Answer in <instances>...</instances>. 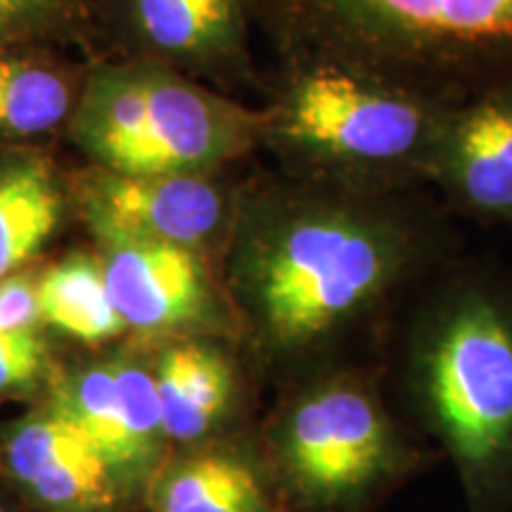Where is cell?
I'll return each instance as SVG.
<instances>
[{
  "label": "cell",
  "mask_w": 512,
  "mask_h": 512,
  "mask_svg": "<svg viewBox=\"0 0 512 512\" xmlns=\"http://www.w3.org/2000/svg\"><path fill=\"white\" fill-rule=\"evenodd\" d=\"M27 486L55 508H98L114 498L112 467L98 451L64 460Z\"/></svg>",
  "instance_id": "obj_19"
},
{
  "label": "cell",
  "mask_w": 512,
  "mask_h": 512,
  "mask_svg": "<svg viewBox=\"0 0 512 512\" xmlns=\"http://www.w3.org/2000/svg\"><path fill=\"white\" fill-rule=\"evenodd\" d=\"M41 320L64 335L98 344L124 332L100 259L69 254L38 280Z\"/></svg>",
  "instance_id": "obj_15"
},
{
  "label": "cell",
  "mask_w": 512,
  "mask_h": 512,
  "mask_svg": "<svg viewBox=\"0 0 512 512\" xmlns=\"http://www.w3.org/2000/svg\"><path fill=\"white\" fill-rule=\"evenodd\" d=\"M261 95V152L278 169L361 188H430L453 105L323 62H275Z\"/></svg>",
  "instance_id": "obj_4"
},
{
  "label": "cell",
  "mask_w": 512,
  "mask_h": 512,
  "mask_svg": "<svg viewBox=\"0 0 512 512\" xmlns=\"http://www.w3.org/2000/svg\"><path fill=\"white\" fill-rule=\"evenodd\" d=\"M114 377H117L126 437L131 441L138 465H143L155 458L159 441L166 439L155 375L145 373L143 368L131 366V363H119L114 366Z\"/></svg>",
  "instance_id": "obj_20"
},
{
  "label": "cell",
  "mask_w": 512,
  "mask_h": 512,
  "mask_svg": "<svg viewBox=\"0 0 512 512\" xmlns=\"http://www.w3.org/2000/svg\"><path fill=\"white\" fill-rule=\"evenodd\" d=\"M62 188L46 155L12 147L0 162V280L17 273L55 233Z\"/></svg>",
  "instance_id": "obj_13"
},
{
  "label": "cell",
  "mask_w": 512,
  "mask_h": 512,
  "mask_svg": "<svg viewBox=\"0 0 512 512\" xmlns=\"http://www.w3.org/2000/svg\"><path fill=\"white\" fill-rule=\"evenodd\" d=\"M249 162L195 174L126 176L88 166L76 192L95 235L157 240L219 261Z\"/></svg>",
  "instance_id": "obj_8"
},
{
  "label": "cell",
  "mask_w": 512,
  "mask_h": 512,
  "mask_svg": "<svg viewBox=\"0 0 512 512\" xmlns=\"http://www.w3.org/2000/svg\"><path fill=\"white\" fill-rule=\"evenodd\" d=\"M465 252L437 192L249 169L219 259L238 330L299 377L377 363L427 275Z\"/></svg>",
  "instance_id": "obj_1"
},
{
  "label": "cell",
  "mask_w": 512,
  "mask_h": 512,
  "mask_svg": "<svg viewBox=\"0 0 512 512\" xmlns=\"http://www.w3.org/2000/svg\"><path fill=\"white\" fill-rule=\"evenodd\" d=\"M46 344L36 330L0 332V392L22 387L41 373Z\"/></svg>",
  "instance_id": "obj_21"
},
{
  "label": "cell",
  "mask_w": 512,
  "mask_h": 512,
  "mask_svg": "<svg viewBox=\"0 0 512 512\" xmlns=\"http://www.w3.org/2000/svg\"><path fill=\"white\" fill-rule=\"evenodd\" d=\"M264 110L145 60H98L67 138L98 169L195 174L252 162Z\"/></svg>",
  "instance_id": "obj_6"
},
{
  "label": "cell",
  "mask_w": 512,
  "mask_h": 512,
  "mask_svg": "<svg viewBox=\"0 0 512 512\" xmlns=\"http://www.w3.org/2000/svg\"><path fill=\"white\" fill-rule=\"evenodd\" d=\"M219 335H188L162 351L157 394L164 437L202 444L233 420L240 403V370Z\"/></svg>",
  "instance_id": "obj_11"
},
{
  "label": "cell",
  "mask_w": 512,
  "mask_h": 512,
  "mask_svg": "<svg viewBox=\"0 0 512 512\" xmlns=\"http://www.w3.org/2000/svg\"><path fill=\"white\" fill-rule=\"evenodd\" d=\"M41 320L38 283L29 273H12L0 280V332L34 330Z\"/></svg>",
  "instance_id": "obj_22"
},
{
  "label": "cell",
  "mask_w": 512,
  "mask_h": 512,
  "mask_svg": "<svg viewBox=\"0 0 512 512\" xmlns=\"http://www.w3.org/2000/svg\"><path fill=\"white\" fill-rule=\"evenodd\" d=\"M430 188L458 221L512 228V86L451 107Z\"/></svg>",
  "instance_id": "obj_10"
},
{
  "label": "cell",
  "mask_w": 512,
  "mask_h": 512,
  "mask_svg": "<svg viewBox=\"0 0 512 512\" xmlns=\"http://www.w3.org/2000/svg\"><path fill=\"white\" fill-rule=\"evenodd\" d=\"M268 460L294 512H377L441 463L396 413L377 363L299 377L268 430Z\"/></svg>",
  "instance_id": "obj_5"
},
{
  "label": "cell",
  "mask_w": 512,
  "mask_h": 512,
  "mask_svg": "<svg viewBox=\"0 0 512 512\" xmlns=\"http://www.w3.org/2000/svg\"><path fill=\"white\" fill-rule=\"evenodd\" d=\"M57 411H62L86 432L112 470L138 467L121 418L114 366L88 368L64 382L57 396Z\"/></svg>",
  "instance_id": "obj_17"
},
{
  "label": "cell",
  "mask_w": 512,
  "mask_h": 512,
  "mask_svg": "<svg viewBox=\"0 0 512 512\" xmlns=\"http://www.w3.org/2000/svg\"><path fill=\"white\" fill-rule=\"evenodd\" d=\"M98 451L86 432L62 411L24 420L8 439V465L19 482L31 484L64 460ZM100 453V451H98ZM102 456V453H100Z\"/></svg>",
  "instance_id": "obj_18"
},
{
  "label": "cell",
  "mask_w": 512,
  "mask_h": 512,
  "mask_svg": "<svg viewBox=\"0 0 512 512\" xmlns=\"http://www.w3.org/2000/svg\"><path fill=\"white\" fill-rule=\"evenodd\" d=\"M69 55L57 48L0 55V143L22 145L67 133L91 67Z\"/></svg>",
  "instance_id": "obj_12"
},
{
  "label": "cell",
  "mask_w": 512,
  "mask_h": 512,
  "mask_svg": "<svg viewBox=\"0 0 512 512\" xmlns=\"http://www.w3.org/2000/svg\"><path fill=\"white\" fill-rule=\"evenodd\" d=\"M112 302L126 328L188 335L238 330L219 261L195 249L157 240L98 235Z\"/></svg>",
  "instance_id": "obj_9"
},
{
  "label": "cell",
  "mask_w": 512,
  "mask_h": 512,
  "mask_svg": "<svg viewBox=\"0 0 512 512\" xmlns=\"http://www.w3.org/2000/svg\"><path fill=\"white\" fill-rule=\"evenodd\" d=\"M0 512H3V508H0Z\"/></svg>",
  "instance_id": "obj_23"
},
{
  "label": "cell",
  "mask_w": 512,
  "mask_h": 512,
  "mask_svg": "<svg viewBox=\"0 0 512 512\" xmlns=\"http://www.w3.org/2000/svg\"><path fill=\"white\" fill-rule=\"evenodd\" d=\"M275 62H323L444 105L512 86V0H249Z\"/></svg>",
  "instance_id": "obj_3"
},
{
  "label": "cell",
  "mask_w": 512,
  "mask_h": 512,
  "mask_svg": "<svg viewBox=\"0 0 512 512\" xmlns=\"http://www.w3.org/2000/svg\"><path fill=\"white\" fill-rule=\"evenodd\" d=\"M159 512H278L271 477L233 446H209L185 458L159 489Z\"/></svg>",
  "instance_id": "obj_14"
},
{
  "label": "cell",
  "mask_w": 512,
  "mask_h": 512,
  "mask_svg": "<svg viewBox=\"0 0 512 512\" xmlns=\"http://www.w3.org/2000/svg\"><path fill=\"white\" fill-rule=\"evenodd\" d=\"M249 0H107L88 62L145 60L216 91H264Z\"/></svg>",
  "instance_id": "obj_7"
},
{
  "label": "cell",
  "mask_w": 512,
  "mask_h": 512,
  "mask_svg": "<svg viewBox=\"0 0 512 512\" xmlns=\"http://www.w3.org/2000/svg\"><path fill=\"white\" fill-rule=\"evenodd\" d=\"M377 366L396 413L451 463L465 512H512V266L467 249L441 264Z\"/></svg>",
  "instance_id": "obj_2"
},
{
  "label": "cell",
  "mask_w": 512,
  "mask_h": 512,
  "mask_svg": "<svg viewBox=\"0 0 512 512\" xmlns=\"http://www.w3.org/2000/svg\"><path fill=\"white\" fill-rule=\"evenodd\" d=\"M107 0H0V55L57 48L88 60Z\"/></svg>",
  "instance_id": "obj_16"
}]
</instances>
